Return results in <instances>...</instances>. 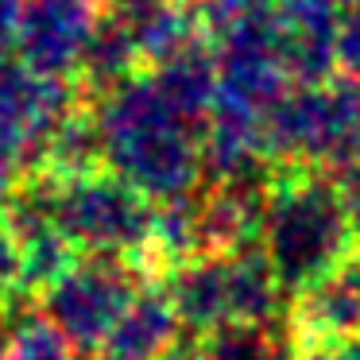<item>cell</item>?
Masks as SVG:
<instances>
[{
    "label": "cell",
    "instance_id": "5b68a950",
    "mask_svg": "<svg viewBox=\"0 0 360 360\" xmlns=\"http://www.w3.org/2000/svg\"><path fill=\"white\" fill-rule=\"evenodd\" d=\"M143 283L151 279L124 256H78L39 290L35 306L70 337L74 349L94 356L117 314L132 302Z\"/></svg>",
    "mask_w": 360,
    "mask_h": 360
},
{
    "label": "cell",
    "instance_id": "2e32d148",
    "mask_svg": "<svg viewBox=\"0 0 360 360\" xmlns=\"http://www.w3.org/2000/svg\"><path fill=\"white\" fill-rule=\"evenodd\" d=\"M310 360H360V337H349V341H337L329 349H321L318 356Z\"/></svg>",
    "mask_w": 360,
    "mask_h": 360
},
{
    "label": "cell",
    "instance_id": "7a4b0ae2",
    "mask_svg": "<svg viewBox=\"0 0 360 360\" xmlns=\"http://www.w3.org/2000/svg\"><path fill=\"white\" fill-rule=\"evenodd\" d=\"M12 190L27 198L82 256H124L148 279H159L151 256L155 202L105 163L82 171L32 167Z\"/></svg>",
    "mask_w": 360,
    "mask_h": 360
},
{
    "label": "cell",
    "instance_id": "277c9868",
    "mask_svg": "<svg viewBox=\"0 0 360 360\" xmlns=\"http://www.w3.org/2000/svg\"><path fill=\"white\" fill-rule=\"evenodd\" d=\"M360 155V78L337 70L318 86H290L264 120L267 167L337 171Z\"/></svg>",
    "mask_w": 360,
    "mask_h": 360
},
{
    "label": "cell",
    "instance_id": "4fadbf2b",
    "mask_svg": "<svg viewBox=\"0 0 360 360\" xmlns=\"http://www.w3.org/2000/svg\"><path fill=\"white\" fill-rule=\"evenodd\" d=\"M20 275H24L20 240L12 233L4 210H0V318H16V314L32 310V302L24 298V287H20Z\"/></svg>",
    "mask_w": 360,
    "mask_h": 360
},
{
    "label": "cell",
    "instance_id": "7c38bea8",
    "mask_svg": "<svg viewBox=\"0 0 360 360\" xmlns=\"http://www.w3.org/2000/svg\"><path fill=\"white\" fill-rule=\"evenodd\" d=\"M0 360H78V349L39 306H32V310L8 318V333L0 341Z\"/></svg>",
    "mask_w": 360,
    "mask_h": 360
},
{
    "label": "cell",
    "instance_id": "3957f363",
    "mask_svg": "<svg viewBox=\"0 0 360 360\" xmlns=\"http://www.w3.org/2000/svg\"><path fill=\"white\" fill-rule=\"evenodd\" d=\"M259 248L267 252L287 298L360 252L333 174L314 167H267Z\"/></svg>",
    "mask_w": 360,
    "mask_h": 360
},
{
    "label": "cell",
    "instance_id": "8992f818",
    "mask_svg": "<svg viewBox=\"0 0 360 360\" xmlns=\"http://www.w3.org/2000/svg\"><path fill=\"white\" fill-rule=\"evenodd\" d=\"M82 101L74 78H47L24 63H0V167L27 174L43 159L58 120Z\"/></svg>",
    "mask_w": 360,
    "mask_h": 360
},
{
    "label": "cell",
    "instance_id": "9c48e42d",
    "mask_svg": "<svg viewBox=\"0 0 360 360\" xmlns=\"http://www.w3.org/2000/svg\"><path fill=\"white\" fill-rule=\"evenodd\" d=\"M279 58L295 86H318L337 74V24L341 8L326 0H275Z\"/></svg>",
    "mask_w": 360,
    "mask_h": 360
},
{
    "label": "cell",
    "instance_id": "e0dca14e",
    "mask_svg": "<svg viewBox=\"0 0 360 360\" xmlns=\"http://www.w3.org/2000/svg\"><path fill=\"white\" fill-rule=\"evenodd\" d=\"M12 186H16V174H12L8 167H0V205H4V198L12 194Z\"/></svg>",
    "mask_w": 360,
    "mask_h": 360
},
{
    "label": "cell",
    "instance_id": "6da1fadb",
    "mask_svg": "<svg viewBox=\"0 0 360 360\" xmlns=\"http://www.w3.org/2000/svg\"><path fill=\"white\" fill-rule=\"evenodd\" d=\"M101 159L151 202L190 198L202 186V136L174 117L148 70L89 97Z\"/></svg>",
    "mask_w": 360,
    "mask_h": 360
},
{
    "label": "cell",
    "instance_id": "5bb4252c",
    "mask_svg": "<svg viewBox=\"0 0 360 360\" xmlns=\"http://www.w3.org/2000/svg\"><path fill=\"white\" fill-rule=\"evenodd\" d=\"M329 174H333V186H337V194H341V205H345V213H349L352 233H356V240H360V155H352L349 163H341Z\"/></svg>",
    "mask_w": 360,
    "mask_h": 360
},
{
    "label": "cell",
    "instance_id": "ba28073f",
    "mask_svg": "<svg viewBox=\"0 0 360 360\" xmlns=\"http://www.w3.org/2000/svg\"><path fill=\"white\" fill-rule=\"evenodd\" d=\"M101 16V0H27L16 55L47 78H78L86 43Z\"/></svg>",
    "mask_w": 360,
    "mask_h": 360
},
{
    "label": "cell",
    "instance_id": "8fae6325",
    "mask_svg": "<svg viewBox=\"0 0 360 360\" xmlns=\"http://www.w3.org/2000/svg\"><path fill=\"white\" fill-rule=\"evenodd\" d=\"M148 74L155 82V89L163 94V101L174 109V117H182L202 136L213 97H217V55H213L210 39L194 35L186 47H179L163 63H155Z\"/></svg>",
    "mask_w": 360,
    "mask_h": 360
},
{
    "label": "cell",
    "instance_id": "9a60e30c",
    "mask_svg": "<svg viewBox=\"0 0 360 360\" xmlns=\"http://www.w3.org/2000/svg\"><path fill=\"white\" fill-rule=\"evenodd\" d=\"M24 8L27 0H0V63L16 51V35L24 24Z\"/></svg>",
    "mask_w": 360,
    "mask_h": 360
},
{
    "label": "cell",
    "instance_id": "52a82bcc",
    "mask_svg": "<svg viewBox=\"0 0 360 360\" xmlns=\"http://www.w3.org/2000/svg\"><path fill=\"white\" fill-rule=\"evenodd\" d=\"M283 337L295 360H310L329 345L360 337V252L287 298Z\"/></svg>",
    "mask_w": 360,
    "mask_h": 360
},
{
    "label": "cell",
    "instance_id": "30bf717a",
    "mask_svg": "<svg viewBox=\"0 0 360 360\" xmlns=\"http://www.w3.org/2000/svg\"><path fill=\"white\" fill-rule=\"evenodd\" d=\"M182 321L159 279L143 283L132 302L117 314L109 333L94 349V360H167L182 345Z\"/></svg>",
    "mask_w": 360,
    "mask_h": 360
},
{
    "label": "cell",
    "instance_id": "ac0fdd59",
    "mask_svg": "<svg viewBox=\"0 0 360 360\" xmlns=\"http://www.w3.org/2000/svg\"><path fill=\"white\" fill-rule=\"evenodd\" d=\"M326 4H333V8H345V4H352V0H326Z\"/></svg>",
    "mask_w": 360,
    "mask_h": 360
}]
</instances>
